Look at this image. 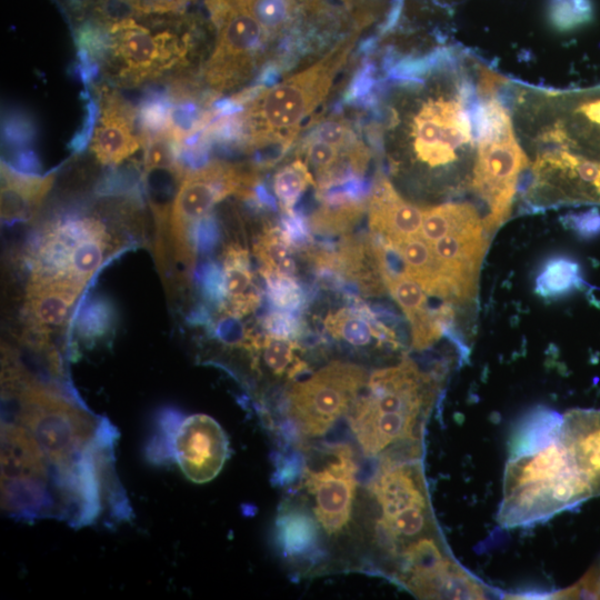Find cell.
<instances>
[{
	"label": "cell",
	"instance_id": "38",
	"mask_svg": "<svg viewBox=\"0 0 600 600\" xmlns=\"http://www.w3.org/2000/svg\"><path fill=\"white\" fill-rule=\"evenodd\" d=\"M561 221L580 238H593L600 233V212L597 209L567 214Z\"/></svg>",
	"mask_w": 600,
	"mask_h": 600
},
{
	"label": "cell",
	"instance_id": "39",
	"mask_svg": "<svg viewBox=\"0 0 600 600\" xmlns=\"http://www.w3.org/2000/svg\"><path fill=\"white\" fill-rule=\"evenodd\" d=\"M218 240V227L212 217L207 216L194 230V244L197 251H209Z\"/></svg>",
	"mask_w": 600,
	"mask_h": 600
},
{
	"label": "cell",
	"instance_id": "7",
	"mask_svg": "<svg viewBox=\"0 0 600 600\" xmlns=\"http://www.w3.org/2000/svg\"><path fill=\"white\" fill-rule=\"evenodd\" d=\"M217 38L203 68L213 93L236 90L250 81L271 59V38L251 9L239 0H207Z\"/></svg>",
	"mask_w": 600,
	"mask_h": 600
},
{
	"label": "cell",
	"instance_id": "36",
	"mask_svg": "<svg viewBox=\"0 0 600 600\" xmlns=\"http://www.w3.org/2000/svg\"><path fill=\"white\" fill-rule=\"evenodd\" d=\"M117 3L138 16L167 14L181 11L192 0H101Z\"/></svg>",
	"mask_w": 600,
	"mask_h": 600
},
{
	"label": "cell",
	"instance_id": "31",
	"mask_svg": "<svg viewBox=\"0 0 600 600\" xmlns=\"http://www.w3.org/2000/svg\"><path fill=\"white\" fill-rule=\"evenodd\" d=\"M261 352L263 363L277 377L292 379L308 369L301 359L300 346L290 339L266 334L253 338L251 350Z\"/></svg>",
	"mask_w": 600,
	"mask_h": 600
},
{
	"label": "cell",
	"instance_id": "15",
	"mask_svg": "<svg viewBox=\"0 0 600 600\" xmlns=\"http://www.w3.org/2000/svg\"><path fill=\"white\" fill-rule=\"evenodd\" d=\"M336 460L319 470H307L304 484L314 497V517L330 534L340 533L349 523L357 488V467L349 447L332 449Z\"/></svg>",
	"mask_w": 600,
	"mask_h": 600
},
{
	"label": "cell",
	"instance_id": "3",
	"mask_svg": "<svg viewBox=\"0 0 600 600\" xmlns=\"http://www.w3.org/2000/svg\"><path fill=\"white\" fill-rule=\"evenodd\" d=\"M439 389L438 379L406 358L378 369L349 413L350 428L367 456L422 454V429Z\"/></svg>",
	"mask_w": 600,
	"mask_h": 600
},
{
	"label": "cell",
	"instance_id": "37",
	"mask_svg": "<svg viewBox=\"0 0 600 600\" xmlns=\"http://www.w3.org/2000/svg\"><path fill=\"white\" fill-rule=\"evenodd\" d=\"M201 287L207 299L218 306H226L227 288L223 270L217 263H207L201 273Z\"/></svg>",
	"mask_w": 600,
	"mask_h": 600
},
{
	"label": "cell",
	"instance_id": "20",
	"mask_svg": "<svg viewBox=\"0 0 600 600\" xmlns=\"http://www.w3.org/2000/svg\"><path fill=\"white\" fill-rule=\"evenodd\" d=\"M384 282L392 298L402 309L411 329L412 347L424 350L443 334L437 310L428 306L423 288L403 271L386 269Z\"/></svg>",
	"mask_w": 600,
	"mask_h": 600
},
{
	"label": "cell",
	"instance_id": "1",
	"mask_svg": "<svg viewBox=\"0 0 600 600\" xmlns=\"http://www.w3.org/2000/svg\"><path fill=\"white\" fill-rule=\"evenodd\" d=\"M3 382L2 488L30 516L70 514L86 522L101 508L110 437L56 389L20 379Z\"/></svg>",
	"mask_w": 600,
	"mask_h": 600
},
{
	"label": "cell",
	"instance_id": "12",
	"mask_svg": "<svg viewBox=\"0 0 600 600\" xmlns=\"http://www.w3.org/2000/svg\"><path fill=\"white\" fill-rule=\"evenodd\" d=\"M368 378L358 364L332 361L291 384L287 393L289 416L303 434L322 436L352 407Z\"/></svg>",
	"mask_w": 600,
	"mask_h": 600
},
{
	"label": "cell",
	"instance_id": "5",
	"mask_svg": "<svg viewBox=\"0 0 600 600\" xmlns=\"http://www.w3.org/2000/svg\"><path fill=\"white\" fill-rule=\"evenodd\" d=\"M514 88L513 119L534 150L600 161V86L576 92Z\"/></svg>",
	"mask_w": 600,
	"mask_h": 600
},
{
	"label": "cell",
	"instance_id": "18",
	"mask_svg": "<svg viewBox=\"0 0 600 600\" xmlns=\"http://www.w3.org/2000/svg\"><path fill=\"white\" fill-rule=\"evenodd\" d=\"M370 232L392 247L420 236L423 207L403 199L386 176H378L368 194Z\"/></svg>",
	"mask_w": 600,
	"mask_h": 600
},
{
	"label": "cell",
	"instance_id": "13",
	"mask_svg": "<svg viewBox=\"0 0 600 600\" xmlns=\"http://www.w3.org/2000/svg\"><path fill=\"white\" fill-rule=\"evenodd\" d=\"M111 248L106 226L93 217H68L46 228L41 252L61 277L86 287Z\"/></svg>",
	"mask_w": 600,
	"mask_h": 600
},
{
	"label": "cell",
	"instance_id": "21",
	"mask_svg": "<svg viewBox=\"0 0 600 600\" xmlns=\"http://www.w3.org/2000/svg\"><path fill=\"white\" fill-rule=\"evenodd\" d=\"M83 289L68 280L30 277L24 304L37 331L62 326Z\"/></svg>",
	"mask_w": 600,
	"mask_h": 600
},
{
	"label": "cell",
	"instance_id": "17",
	"mask_svg": "<svg viewBox=\"0 0 600 600\" xmlns=\"http://www.w3.org/2000/svg\"><path fill=\"white\" fill-rule=\"evenodd\" d=\"M91 138V151L102 164L116 166L143 146L136 129L137 112L117 93L106 91Z\"/></svg>",
	"mask_w": 600,
	"mask_h": 600
},
{
	"label": "cell",
	"instance_id": "2",
	"mask_svg": "<svg viewBox=\"0 0 600 600\" xmlns=\"http://www.w3.org/2000/svg\"><path fill=\"white\" fill-rule=\"evenodd\" d=\"M561 424L562 416L538 409L512 436L497 513L502 528L544 522L592 498L562 439Z\"/></svg>",
	"mask_w": 600,
	"mask_h": 600
},
{
	"label": "cell",
	"instance_id": "25",
	"mask_svg": "<svg viewBox=\"0 0 600 600\" xmlns=\"http://www.w3.org/2000/svg\"><path fill=\"white\" fill-rule=\"evenodd\" d=\"M223 274L227 288L228 312L242 317L260 304V293L254 283L248 251L238 243L223 251Z\"/></svg>",
	"mask_w": 600,
	"mask_h": 600
},
{
	"label": "cell",
	"instance_id": "32",
	"mask_svg": "<svg viewBox=\"0 0 600 600\" xmlns=\"http://www.w3.org/2000/svg\"><path fill=\"white\" fill-rule=\"evenodd\" d=\"M310 184H314L313 174L301 159L281 167L272 179L274 196L286 213L293 212V207Z\"/></svg>",
	"mask_w": 600,
	"mask_h": 600
},
{
	"label": "cell",
	"instance_id": "40",
	"mask_svg": "<svg viewBox=\"0 0 600 600\" xmlns=\"http://www.w3.org/2000/svg\"><path fill=\"white\" fill-rule=\"evenodd\" d=\"M598 568H599V571H600V566H598Z\"/></svg>",
	"mask_w": 600,
	"mask_h": 600
},
{
	"label": "cell",
	"instance_id": "19",
	"mask_svg": "<svg viewBox=\"0 0 600 600\" xmlns=\"http://www.w3.org/2000/svg\"><path fill=\"white\" fill-rule=\"evenodd\" d=\"M561 436L589 486L600 496V409H572L562 416Z\"/></svg>",
	"mask_w": 600,
	"mask_h": 600
},
{
	"label": "cell",
	"instance_id": "28",
	"mask_svg": "<svg viewBox=\"0 0 600 600\" xmlns=\"http://www.w3.org/2000/svg\"><path fill=\"white\" fill-rule=\"evenodd\" d=\"M583 283L579 263L568 256L544 260L536 277L534 292L544 300H556L576 291Z\"/></svg>",
	"mask_w": 600,
	"mask_h": 600
},
{
	"label": "cell",
	"instance_id": "23",
	"mask_svg": "<svg viewBox=\"0 0 600 600\" xmlns=\"http://www.w3.org/2000/svg\"><path fill=\"white\" fill-rule=\"evenodd\" d=\"M322 204L308 220L310 231L326 237L346 236L362 219L368 197L352 188L330 190L319 196Z\"/></svg>",
	"mask_w": 600,
	"mask_h": 600
},
{
	"label": "cell",
	"instance_id": "26",
	"mask_svg": "<svg viewBox=\"0 0 600 600\" xmlns=\"http://www.w3.org/2000/svg\"><path fill=\"white\" fill-rule=\"evenodd\" d=\"M486 230L476 207L468 202H444L423 207L420 236L429 243L440 238L466 231Z\"/></svg>",
	"mask_w": 600,
	"mask_h": 600
},
{
	"label": "cell",
	"instance_id": "30",
	"mask_svg": "<svg viewBox=\"0 0 600 600\" xmlns=\"http://www.w3.org/2000/svg\"><path fill=\"white\" fill-rule=\"evenodd\" d=\"M388 248L398 254L403 272L416 280L429 294L441 274L431 246L421 236H417Z\"/></svg>",
	"mask_w": 600,
	"mask_h": 600
},
{
	"label": "cell",
	"instance_id": "10",
	"mask_svg": "<svg viewBox=\"0 0 600 600\" xmlns=\"http://www.w3.org/2000/svg\"><path fill=\"white\" fill-rule=\"evenodd\" d=\"M528 166L529 160L516 138L510 111L498 101L471 182V189L489 208L483 219L487 233L499 228L509 217L518 180Z\"/></svg>",
	"mask_w": 600,
	"mask_h": 600
},
{
	"label": "cell",
	"instance_id": "33",
	"mask_svg": "<svg viewBox=\"0 0 600 600\" xmlns=\"http://www.w3.org/2000/svg\"><path fill=\"white\" fill-rule=\"evenodd\" d=\"M114 322V310L109 300L94 297L81 307L77 321V334L87 342H93L107 336Z\"/></svg>",
	"mask_w": 600,
	"mask_h": 600
},
{
	"label": "cell",
	"instance_id": "9",
	"mask_svg": "<svg viewBox=\"0 0 600 600\" xmlns=\"http://www.w3.org/2000/svg\"><path fill=\"white\" fill-rule=\"evenodd\" d=\"M259 182L254 169L210 161L187 171L179 182L169 216V233L179 261L192 268L197 249L194 230L212 208L230 194L251 199Z\"/></svg>",
	"mask_w": 600,
	"mask_h": 600
},
{
	"label": "cell",
	"instance_id": "4",
	"mask_svg": "<svg viewBox=\"0 0 600 600\" xmlns=\"http://www.w3.org/2000/svg\"><path fill=\"white\" fill-rule=\"evenodd\" d=\"M361 30L338 40L322 57L259 91L233 117L232 129L249 149L288 147L301 126L326 101L353 51Z\"/></svg>",
	"mask_w": 600,
	"mask_h": 600
},
{
	"label": "cell",
	"instance_id": "22",
	"mask_svg": "<svg viewBox=\"0 0 600 600\" xmlns=\"http://www.w3.org/2000/svg\"><path fill=\"white\" fill-rule=\"evenodd\" d=\"M53 176L22 173L1 164V218L4 222L28 221L38 211Z\"/></svg>",
	"mask_w": 600,
	"mask_h": 600
},
{
	"label": "cell",
	"instance_id": "24",
	"mask_svg": "<svg viewBox=\"0 0 600 600\" xmlns=\"http://www.w3.org/2000/svg\"><path fill=\"white\" fill-rule=\"evenodd\" d=\"M324 329L334 339L353 347L387 343L398 348L396 332L382 323L367 307L341 308L324 318Z\"/></svg>",
	"mask_w": 600,
	"mask_h": 600
},
{
	"label": "cell",
	"instance_id": "35",
	"mask_svg": "<svg viewBox=\"0 0 600 600\" xmlns=\"http://www.w3.org/2000/svg\"><path fill=\"white\" fill-rule=\"evenodd\" d=\"M262 327L268 334L294 340L303 333V323L294 312L274 310L262 320Z\"/></svg>",
	"mask_w": 600,
	"mask_h": 600
},
{
	"label": "cell",
	"instance_id": "8",
	"mask_svg": "<svg viewBox=\"0 0 600 600\" xmlns=\"http://www.w3.org/2000/svg\"><path fill=\"white\" fill-rule=\"evenodd\" d=\"M388 552L397 558L412 541L437 532L421 457L384 456L371 482Z\"/></svg>",
	"mask_w": 600,
	"mask_h": 600
},
{
	"label": "cell",
	"instance_id": "11",
	"mask_svg": "<svg viewBox=\"0 0 600 600\" xmlns=\"http://www.w3.org/2000/svg\"><path fill=\"white\" fill-rule=\"evenodd\" d=\"M394 576L421 599H487L498 593L452 557L438 532L404 547Z\"/></svg>",
	"mask_w": 600,
	"mask_h": 600
},
{
	"label": "cell",
	"instance_id": "14",
	"mask_svg": "<svg viewBox=\"0 0 600 600\" xmlns=\"http://www.w3.org/2000/svg\"><path fill=\"white\" fill-rule=\"evenodd\" d=\"M302 151L314 178L318 196L360 181L370 151L343 119L326 120L308 136Z\"/></svg>",
	"mask_w": 600,
	"mask_h": 600
},
{
	"label": "cell",
	"instance_id": "6",
	"mask_svg": "<svg viewBox=\"0 0 600 600\" xmlns=\"http://www.w3.org/2000/svg\"><path fill=\"white\" fill-rule=\"evenodd\" d=\"M100 60L119 83L138 86L184 67L192 34L170 27L147 26L132 17L108 18Z\"/></svg>",
	"mask_w": 600,
	"mask_h": 600
},
{
	"label": "cell",
	"instance_id": "29",
	"mask_svg": "<svg viewBox=\"0 0 600 600\" xmlns=\"http://www.w3.org/2000/svg\"><path fill=\"white\" fill-rule=\"evenodd\" d=\"M291 247L282 228L267 227L262 230L253 244V252L263 278L296 276L297 264Z\"/></svg>",
	"mask_w": 600,
	"mask_h": 600
},
{
	"label": "cell",
	"instance_id": "27",
	"mask_svg": "<svg viewBox=\"0 0 600 600\" xmlns=\"http://www.w3.org/2000/svg\"><path fill=\"white\" fill-rule=\"evenodd\" d=\"M317 518L300 507H286L276 520V539L282 553L290 558L308 554L318 543Z\"/></svg>",
	"mask_w": 600,
	"mask_h": 600
},
{
	"label": "cell",
	"instance_id": "34",
	"mask_svg": "<svg viewBox=\"0 0 600 600\" xmlns=\"http://www.w3.org/2000/svg\"><path fill=\"white\" fill-rule=\"evenodd\" d=\"M267 297L276 310L296 312L307 300L306 292L294 277L268 276Z\"/></svg>",
	"mask_w": 600,
	"mask_h": 600
},
{
	"label": "cell",
	"instance_id": "16",
	"mask_svg": "<svg viewBox=\"0 0 600 600\" xmlns=\"http://www.w3.org/2000/svg\"><path fill=\"white\" fill-rule=\"evenodd\" d=\"M173 456L190 481H211L228 459L227 434L213 418L201 413L190 416L176 431Z\"/></svg>",
	"mask_w": 600,
	"mask_h": 600
}]
</instances>
